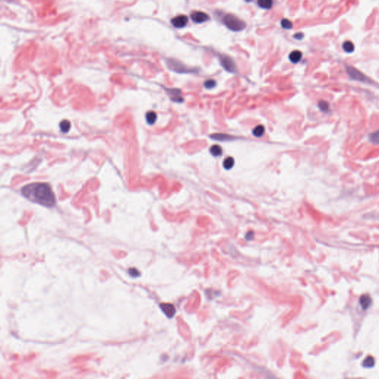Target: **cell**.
Returning <instances> with one entry per match:
<instances>
[{"mask_svg":"<svg viewBox=\"0 0 379 379\" xmlns=\"http://www.w3.org/2000/svg\"><path fill=\"white\" fill-rule=\"evenodd\" d=\"M281 24L282 27L284 29H291L293 27V23L290 22L289 19H282L281 22Z\"/></svg>","mask_w":379,"mask_h":379,"instance_id":"603a6c76","label":"cell"},{"mask_svg":"<svg viewBox=\"0 0 379 379\" xmlns=\"http://www.w3.org/2000/svg\"><path fill=\"white\" fill-rule=\"evenodd\" d=\"M370 140L375 144H379V130L372 133L370 137Z\"/></svg>","mask_w":379,"mask_h":379,"instance_id":"44dd1931","label":"cell"},{"mask_svg":"<svg viewBox=\"0 0 379 379\" xmlns=\"http://www.w3.org/2000/svg\"><path fill=\"white\" fill-rule=\"evenodd\" d=\"M129 272H130V275L133 277H137L139 275V272L134 268L130 269V270H129Z\"/></svg>","mask_w":379,"mask_h":379,"instance_id":"d4e9b609","label":"cell"},{"mask_svg":"<svg viewBox=\"0 0 379 379\" xmlns=\"http://www.w3.org/2000/svg\"><path fill=\"white\" fill-rule=\"evenodd\" d=\"M273 0H258L259 6L264 9H270L273 6Z\"/></svg>","mask_w":379,"mask_h":379,"instance_id":"2e32d148","label":"cell"},{"mask_svg":"<svg viewBox=\"0 0 379 379\" xmlns=\"http://www.w3.org/2000/svg\"><path fill=\"white\" fill-rule=\"evenodd\" d=\"M22 194L26 198L43 206H54L56 198L53 190L49 185L41 182L29 184L22 188Z\"/></svg>","mask_w":379,"mask_h":379,"instance_id":"6da1fadb","label":"cell"},{"mask_svg":"<svg viewBox=\"0 0 379 379\" xmlns=\"http://www.w3.org/2000/svg\"><path fill=\"white\" fill-rule=\"evenodd\" d=\"M347 73L349 74V76L351 77L352 79H353L357 80V81H361V82H367V79L362 73H361L360 71L356 70V69L352 68V67H348L347 68Z\"/></svg>","mask_w":379,"mask_h":379,"instance_id":"8992f818","label":"cell"},{"mask_svg":"<svg viewBox=\"0 0 379 379\" xmlns=\"http://www.w3.org/2000/svg\"><path fill=\"white\" fill-rule=\"evenodd\" d=\"M210 138L213 140L221 141V142H227V141L234 140L235 137L231 135H228L226 133H214L210 136Z\"/></svg>","mask_w":379,"mask_h":379,"instance_id":"30bf717a","label":"cell"},{"mask_svg":"<svg viewBox=\"0 0 379 379\" xmlns=\"http://www.w3.org/2000/svg\"><path fill=\"white\" fill-rule=\"evenodd\" d=\"M319 107L320 110L323 112H327L329 110V104L325 101H320L319 103Z\"/></svg>","mask_w":379,"mask_h":379,"instance_id":"ffe728a7","label":"cell"},{"mask_svg":"<svg viewBox=\"0 0 379 379\" xmlns=\"http://www.w3.org/2000/svg\"><path fill=\"white\" fill-rule=\"evenodd\" d=\"M167 93L170 96V99L175 102L181 103L184 101L183 97L181 96V91L179 89L176 88H165Z\"/></svg>","mask_w":379,"mask_h":379,"instance_id":"5b68a950","label":"cell"},{"mask_svg":"<svg viewBox=\"0 0 379 379\" xmlns=\"http://www.w3.org/2000/svg\"><path fill=\"white\" fill-rule=\"evenodd\" d=\"M223 166L226 170H230L234 166V159L233 157H227L225 160L224 161Z\"/></svg>","mask_w":379,"mask_h":379,"instance_id":"ac0fdd59","label":"cell"},{"mask_svg":"<svg viewBox=\"0 0 379 379\" xmlns=\"http://www.w3.org/2000/svg\"><path fill=\"white\" fill-rule=\"evenodd\" d=\"M70 126H71V124L68 120L62 121L59 124L60 130L64 133H67L70 130Z\"/></svg>","mask_w":379,"mask_h":379,"instance_id":"9a60e30c","label":"cell"},{"mask_svg":"<svg viewBox=\"0 0 379 379\" xmlns=\"http://www.w3.org/2000/svg\"><path fill=\"white\" fill-rule=\"evenodd\" d=\"M359 303H360V305L362 309L365 310L368 309L370 307V305L372 304V299L369 296L364 295V296H362L360 298Z\"/></svg>","mask_w":379,"mask_h":379,"instance_id":"8fae6325","label":"cell"},{"mask_svg":"<svg viewBox=\"0 0 379 379\" xmlns=\"http://www.w3.org/2000/svg\"><path fill=\"white\" fill-rule=\"evenodd\" d=\"M188 18L185 15H179L175 16L171 20V23L173 26L177 28H182L188 24Z\"/></svg>","mask_w":379,"mask_h":379,"instance_id":"ba28073f","label":"cell"},{"mask_svg":"<svg viewBox=\"0 0 379 379\" xmlns=\"http://www.w3.org/2000/svg\"><path fill=\"white\" fill-rule=\"evenodd\" d=\"M167 65L171 70H174L177 73H192L193 72V69L188 68V67L182 65L181 62H177L175 60H168Z\"/></svg>","mask_w":379,"mask_h":379,"instance_id":"277c9868","label":"cell"},{"mask_svg":"<svg viewBox=\"0 0 379 379\" xmlns=\"http://www.w3.org/2000/svg\"><path fill=\"white\" fill-rule=\"evenodd\" d=\"M223 22L230 30L240 31L245 28L246 23L233 14H227L223 18Z\"/></svg>","mask_w":379,"mask_h":379,"instance_id":"7a4b0ae2","label":"cell"},{"mask_svg":"<svg viewBox=\"0 0 379 379\" xmlns=\"http://www.w3.org/2000/svg\"><path fill=\"white\" fill-rule=\"evenodd\" d=\"M265 128L263 125H259V126H256V127L253 129V130H252V134H253L255 137H262V136L265 134Z\"/></svg>","mask_w":379,"mask_h":379,"instance_id":"e0dca14e","label":"cell"},{"mask_svg":"<svg viewBox=\"0 0 379 379\" xmlns=\"http://www.w3.org/2000/svg\"><path fill=\"white\" fill-rule=\"evenodd\" d=\"M210 153L212 154L213 156L216 157L221 156L222 155V149H221V147L219 145H216V144H214V145H213L210 147Z\"/></svg>","mask_w":379,"mask_h":379,"instance_id":"5bb4252c","label":"cell"},{"mask_svg":"<svg viewBox=\"0 0 379 379\" xmlns=\"http://www.w3.org/2000/svg\"><path fill=\"white\" fill-rule=\"evenodd\" d=\"M160 307L162 308V311L165 313V315H166L167 317L172 318L174 316L175 313V309L173 304H171L163 303L161 304Z\"/></svg>","mask_w":379,"mask_h":379,"instance_id":"9c48e42d","label":"cell"},{"mask_svg":"<svg viewBox=\"0 0 379 379\" xmlns=\"http://www.w3.org/2000/svg\"><path fill=\"white\" fill-rule=\"evenodd\" d=\"M220 62H221V66L230 73H235L237 70L235 62L230 56L225 55L221 56H220Z\"/></svg>","mask_w":379,"mask_h":379,"instance_id":"3957f363","label":"cell"},{"mask_svg":"<svg viewBox=\"0 0 379 379\" xmlns=\"http://www.w3.org/2000/svg\"><path fill=\"white\" fill-rule=\"evenodd\" d=\"M301 57H302V53L299 50H294V51L291 52V53L289 56L290 60L293 63H297V62H299L301 60Z\"/></svg>","mask_w":379,"mask_h":379,"instance_id":"4fadbf2b","label":"cell"},{"mask_svg":"<svg viewBox=\"0 0 379 379\" xmlns=\"http://www.w3.org/2000/svg\"><path fill=\"white\" fill-rule=\"evenodd\" d=\"M294 37L297 39H301L304 37V35H303V34H301V33H298V34H295Z\"/></svg>","mask_w":379,"mask_h":379,"instance_id":"484cf974","label":"cell"},{"mask_svg":"<svg viewBox=\"0 0 379 379\" xmlns=\"http://www.w3.org/2000/svg\"><path fill=\"white\" fill-rule=\"evenodd\" d=\"M145 119L147 124H150V125H152V124H155L156 121L157 114L155 112H153V111H149V112H147L146 114Z\"/></svg>","mask_w":379,"mask_h":379,"instance_id":"7c38bea8","label":"cell"},{"mask_svg":"<svg viewBox=\"0 0 379 379\" xmlns=\"http://www.w3.org/2000/svg\"><path fill=\"white\" fill-rule=\"evenodd\" d=\"M374 364H375V361H374L373 358L371 356H369L364 361L363 365H364V367H371L374 365Z\"/></svg>","mask_w":379,"mask_h":379,"instance_id":"7402d4cb","label":"cell"},{"mask_svg":"<svg viewBox=\"0 0 379 379\" xmlns=\"http://www.w3.org/2000/svg\"><path fill=\"white\" fill-rule=\"evenodd\" d=\"M204 85L205 88H207V89H212V88L216 87V81L213 79H208L205 82Z\"/></svg>","mask_w":379,"mask_h":379,"instance_id":"cb8c5ba5","label":"cell"},{"mask_svg":"<svg viewBox=\"0 0 379 379\" xmlns=\"http://www.w3.org/2000/svg\"><path fill=\"white\" fill-rule=\"evenodd\" d=\"M192 20L196 23H202L208 21L210 19V16L206 13L201 11H193L191 14Z\"/></svg>","mask_w":379,"mask_h":379,"instance_id":"52a82bcc","label":"cell"},{"mask_svg":"<svg viewBox=\"0 0 379 379\" xmlns=\"http://www.w3.org/2000/svg\"><path fill=\"white\" fill-rule=\"evenodd\" d=\"M343 48L347 53H351V52H352L354 50L353 43L351 42H349V41L345 42L344 43V45H343Z\"/></svg>","mask_w":379,"mask_h":379,"instance_id":"d6986e66","label":"cell"}]
</instances>
